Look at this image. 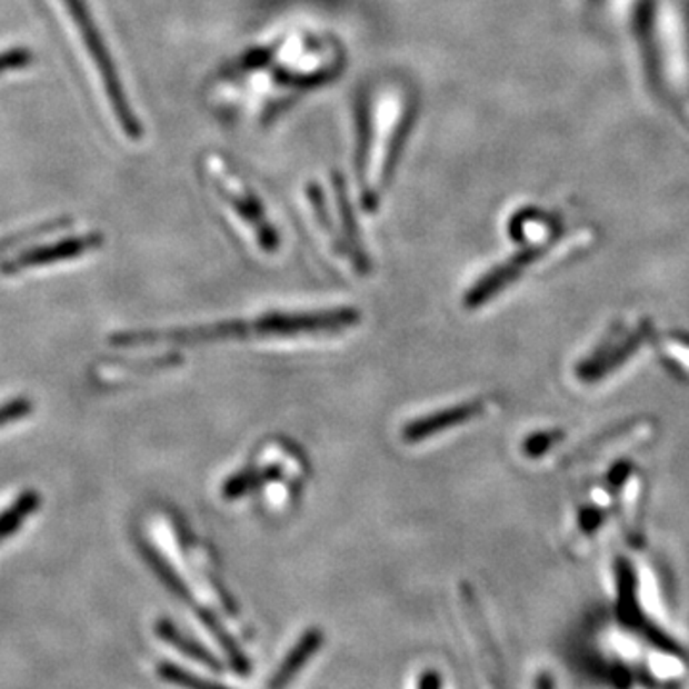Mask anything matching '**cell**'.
Segmentation results:
<instances>
[{
	"mask_svg": "<svg viewBox=\"0 0 689 689\" xmlns=\"http://www.w3.org/2000/svg\"><path fill=\"white\" fill-rule=\"evenodd\" d=\"M360 108V198L366 211H373L393 171L400 142L412 116V102L407 89L389 83L366 98Z\"/></svg>",
	"mask_w": 689,
	"mask_h": 689,
	"instance_id": "6da1fadb",
	"label": "cell"
},
{
	"mask_svg": "<svg viewBox=\"0 0 689 689\" xmlns=\"http://www.w3.org/2000/svg\"><path fill=\"white\" fill-rule=\"evenodd\" d=\"M63 8L68 10L69 18L79 29V34L83 39L84 49L89 52L92 62L97 66L98 76L102 79L106 97L110 100L111 111L118 119L119 127L131 140H140L142 137V123L134 116L131 103L124 94V87L119 79L118 69L113 66L110 50L103 42L100 29L94 23V18L90 16L89 7L84 0H60Z\"/></svg>",
	"mask_w": 689,
	"mask_h": 689,
	"instance_id": "7a4b0ae2",
	"label": "cell"
},
{
	"mask_svg": "<svg viewBox=\"0 0 689 689\" xmlns=\"http://www.w3.org/2000/svg\"><path fill=\"white\" fill-rule=\"evenodd\" d=\"M206 169L207 177L211 180L213 188H217V192L221 193V198H224V201L232 206L240 219L253 228L261 248L267 249V251H276L278 249V234L267 221L256 193L249 190L248 184L234 171V167L228 166L221 156H209L206 159Z\"/></svg>",
	"mask_w": 689,
	"mask_h": 689,
	"instance_id": "3957f363",
	"label": "cell"
},
{
	"mask_svg": "<svg viewBox=\"0 0 689 689\" xmlns=\"http://www.w3.org/2000/svg\"><path fill=\"white\" fill-rule=\"evenodd\" d=\"M256 333L251 322L232 320L219 324L200 326V328H184V330H144L124 331L111 338V343L118 347H134V344L156 343H213V341H230V339H246Z\"/></svg>",
	"mask_w": 689,
	"mask_h": 689,
	"instance_id": "277c9868",
	"label": "cell"
},
{
	"mask_svg": "<svg viewBox=\"0 0 689 689\" xmlns=\"http://www.w3.org/2000/svg\"><path fill=\"white\" fill-rule=\"evenodd\" d=\"M357 309H333L322 312H270L253 322L261 336H297L317 331H338L359 324Z\"/></svg>",
	"mask_w": 689,
	"mask_h": 689,
	"instance_id": "5b68a950",
	"label": "cell"
},
{
	"mask_svg": "<svg viewBox=\"0 0 689 689\" xmlns=\"http://www.w3.org/2000/svg\"><path fill=\"white\" fill-rule=\"evenodd\" d=\"M100 243H102V236L100 234L68 238V240L58 241L54 246L26 251L23 256L4 264L2 272L4 274H14V272H21V270L37 269V267H44V264H52V262L73 259V257L83 256L90 249H97Z\"/></svg>",
	"mask_w": 689,
	"mask_h": 689,
	"instance_id": "8992f818",
	"label": "cell"
},
{
	"mask_svg": "<svg viewBox=\"0 0 689 689\" xmlns=\"http://www.w3.org/2000/svg\"><path fill=\"white\" fill-rule=\"evenodd\" d=\"M482 410H485V402L471 400V402L456 405V407L447 408V410H439L431 416H423V418L410 421L407 428L402 429V439L412 442V445L413 442L426 441L429 437H435V435L442 433L447 429L473 420L477 416H481Z\"/></svg>",
	"mask_w": 689,
	"mask_h": 689,
	"instance_id": "52a82bcc",
	"label": "cell"
},
{
	"mask_svg": "<svg viewBox=\"0 0 689 689\" xmlns=\"http://www.w3.org/2000/svg\"><path fill=\"white\" fill-rule=\"evenodd\" d=\"M322 641H324V635L318 628H312L309 632H304L303 638L297 641L293 651L286 657L282 667L276 670V675L270 680L269 689L286 688L296 678L297 672L309 662L310 657L317 653L318 648L322 646Z\"/></svg>",
	"mask_w": 689,
	"mask_h": 689,
	"instance_id": "ba28073f",
	"label": "cell"
},
{
	"mask_svg": "<svg viewBox=\"0 0 689 689\" xmlns=\"http://www.w3.org/2000/svg\"><path fill=\"white\" fill-rule=\"evenodd\" d=\"M276 477H278V469H243L222 485V497L227 500H234V498L248 495L259 485L272 481Z\"/></svg>",
	"mask_w": 689,
	"mask_h": 689,
	"instance_id": "9c48e42d",
	"label": "cell"
},
{
	"mask_svg": "<svg viewBox=\"0 0 689 689\" xmlns=\"http://www.w3.org/2000/svg\"><path fill=\"white\" fill-rule=\"evenodd\" d=\"M159 636L166 638L171 646L180 649L182 653H187L188 657H192L196 661H200L201 665H206L209 669H221L219 661L214 659L213 655L209 653L206 648H201L200 643L190 640L187 636L180 635L177 628L172 627L171 622H161L158 628Z\"/></svg>",
	"mask_w": 689,
	"mask_h": 689,
	"instance_id": "30bf717a",
	"label": "cell"
},
{
	"mask_svg": "<svg viewBox=\"0 0 689 689\" xmlns=\"http://www.w3.org/2000/svg\"><path fill=\"white\" fill-rule=\"evenodd\" d=\"M161 676L167 678V680H171L172 683H177V686H182V688L187 689H228L221 686V683L209 682L206 678H198V676L190 675L187 670L171 667V665L161 667Z\"/></svg>",
	"mask_w": 689,
	"mask_h": 689,
	"instance_id": "8fae6325",
	"label": "cell"
},
{
	"mask_svg": "<svg viewBox=\"0 0 689 689\" xmlns=\"http://www.w3.org/2000/svg\"><path fill=\"white\" fill-rule=\"evenodd\" d=\"M33 54L28 49H10L0 52V73H7L12 69L26 68L31 63Z\"/></svg>",
	"mask_w": 689,
	"mask_h": 689,
	"instance_id": "7c38bea8",
	"label": "cell"
},
{
	"mask_svg": "<svg viewBox=\"0 0 689 689\" xmlns=\"http://www.w3.org/2000/svg\"><path fill=\"white\" fill-rule=\"evenodd\" d=\"M29 408H31V405H29L28 400H12V402H8L4 407H0V426L20 420L29 412Z\"/></svg>",
	"mask_w": 689,
	"mask_h": 689,
	"instance_id": "4fadbf2b",
	"label": "cell"
},
{
	"mask_svg": "<svg viewBox=\"0 0 689 689\" xmlns=\"http://www.w3.org/2000/svg\"><path fill=\"white\" fill-rule=\"evenodd\" d=\"M63 224H66V221H56L52 222V224H50V222H47V224H42L41 228H34V230H28V232H23V234L10 236V238H7V240H0V253H2V251H7V249L12 248V246H14V243H18V241L29 240V238H33V236L42 234V232H49V230H52V228H60L63 227Z\"/></svg>",
	"mask_w": 689,
	"mask_h": 689,
	"instance_id": "5bb4252c",
	"label": "cell"
},
{
	"mask_svg": "<svg viewBox=\"0 0 689 689\" xmlns=\"http://www.w3.org/2000/svg\"><path fill=\"white\" fill-rule=\"evenodd\" d=\"M441 688V680L437 672H426L423 680H421L420 689H439Z\"/></svg>",
	"mask_w": 689,
	"mask_h": 689,
	"instance_id": "9a60e30c",
	"label": "cell"
}]
</instances>
